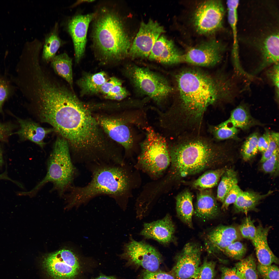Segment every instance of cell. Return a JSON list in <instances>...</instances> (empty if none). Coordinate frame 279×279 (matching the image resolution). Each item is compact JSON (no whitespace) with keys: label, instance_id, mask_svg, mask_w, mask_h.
I'll list each match as a JSON object with an SVG mask.
<instances>
[{"label":"cell","instance_id":"ba28073f","mask_svg":"<svg viewBox=\"0 0 279 279\" xmlns=\"http://www.w3.org/2000/svg\"><path fill=\"white\" fill-rule=\"evenodd\" d=\"M124 73L137 89L159 104L165 100L172 91L165 78L146 68L128 65Z\"/></svg>","mask_w":279,"mask_h":279},{"label":"cell","instance_id":"7bdbcfd3","mask_svg":"<svg viewBox=\"0 0 279 279\" xmlns=\"http://www.w3.org/2000/svg\"><path fill=\"white\" fill-rule=\"evenodd\" d=\"M279 63L274 64L266 71L267 77L275 87V95L278 101L279 99Z\"/></svg>","mask_w":279,"mask_h":279},{"label":"cell","instance_id":"7c38bea8","mask_svg":"<svg viewBox=\"0 0 279 279\" xmlns=\"http://www.w3.org/2000/svg\"><path fill=\"white\" fill-rule=\"evenodd\" d=\"M165 31L163 27L157 21L150 19L147 23L142 22L129 55L133 58L148 57L160 35Z\"/></svg>","mask_w":279,"mask_h":279},{"label":"cell","instance_id":"ffe728a7","mask_svg":"<svg viewBox=\"0 0 279 279\" xmlns=\"http://www.w3.org/2000/svg\"><path fill=\"white\" fill-rule=\"evenodd\" d=\"M20 128L13 134L18 135L21 141L28 140L43 148L46 136L54 131L53 129L46 128L30 120L24 119L15 117Z\"/></svg>","mask_w":279,"mask_h":279},{"label":"cell","instance_id":"db71d44e","mask_svg":"<svg viewBox=\"0 0 279 279\" xmlns=\"http://www.w3.org/2000/svg\"><path fill=\"white\" fill-rule=\"evenodd\" d=\"M95 279H116L115 277L112 276H107L104 275H101Z\"/></svg>","mask_w":279,"mask_h":279},{"label":"cell","instance_id":"277c9868","mask_svg":"<svg viewBox=\"0 0 279 279\" xmlns=\"http://www.w3.org/2000/svg\"><path fill=\"white\" fill-rule=\"evenodd\" d=\"M92 20V45L101 60L119 61L129 54L131 46L124 25L115 9L101 8Z\"/></svg>","mask_w":279,"mask_h":279},{"label":"cell","instance_id":"f907efd6","mask_svg":"<svg viewBox=\"0 0 279 279\" xmlns=\"http://www.w3.org/2000/svg\"><path fill=\"white\" fill-rule=\"evenodd\" d=\"M127 92L126 89L122 87V85H117L114 86L107 94L105 96V97L106 98L108 99L111 96Z\"/></svg>","mask_w":279,"mask_h":279},{"label":"cell","instance_id":"d6986e66","mask_svg":"<svg viewBox=\"0 0 279 279\" xmlns=\"http://www.w3.org/2000/svg\"><path fill=\"white\" fill-rule=\"evenodd\" d=\"M183 55L173 41L162 35L156 42L148 57L151 60L170 65L182 61Z\"/></svg>","mask_w":279,"mask_h":279},{"label":"cell","instance_id":"8992f818","mask_svg":"<svg viewBox=\"0 0 279 279\" xmlns=\"http://www.w3.org/2000/svg\"><path fill=\"white\" fill-rule=\"evenodd\" d=\"M69 146L65 139L61 137H58L48 161L46 175L32 189L26 192L27 196H35L48 182L52 183L53 190L57 191L60 196H63L72 185L76 170L71 159Z\"/></svg>","mask_w":279,"mask_h":279},{"label":"cell","instance_id":"5bb4252c","mask_svg":"<svg viewBox=\"0 0 279 279\" xmlns=\"http://www.w3.org/2000/svg\"><path fill=\"white\" fill-rule=\"evenodd\" d=\"M201 247L196 243L185 245L176 256V263L172 274L176 279H189L195 273L200 262Z\"/></svg>","mask_w":279,"mask_h":279},{"label":"cell","instance_id":"44dd1931","mask_svg":"<svg viewBox=\"0 0 279 279\" xmlns=\"http://www.w3.org/2000/svg\"><path fill=\"white\" fill-rule=\"evenodd\" d=\"M199 190L193 213L195 216L205 221L218 217L220 210L212 190L210 189Z\"/></svg>","mask_w":279,"mask_h":279},{"label":"cell","instance_id":"f35d334b","mask_svg":"<svg viewBox=\"0 0 279 279\" xmlns=\"http://www.w3.org/2000/svg\"><path fill=\"white\" fill-rule=\"evenodd\" d=\"M239 230L244 238L251 241L255 237L257 231V228L250 217L244 219L239 226Z\"/></svg>","mask_w":279,"mask_h":279},{"label":"cell","instance_id":"74e56055","mask_svg":"<svg viewBox=\"0 0 279 279\" xmlns=\"http://www.w3.org/2000/svg\"><path fill=\"white\" fill-rule=\"evenodd\" d=\"M238 6L235 5L229 6L228 9V20L233 32L234 43L233 54H238V44L236 36V24L237 20Z\"/></svg>","mask_w":279,"mask_h":279},{"label":"cell","instance_id":"d590c367","mask_svg":"<svg viewBox=\"0 0 279 279\" xmlns=\"http://www.w3.org/2000/svg\"><path fill=\"white\" fill-rule=\"evenodd\" d=\"M215 265V262L212 261L204 262L189 279H214Z\"/></svg>","mask_w":279,"mask_h":279},{"label":"cell","instance_id":"6da1fadb","mask_svg":"<svg viewBox=\"0 0 279 279\" xmlns=\"http://www.w3.org/2000/svg\"><path fill=\"white\" fill-rule=\"evenodd\" d=\"M41 121L51 125L70 146L86 133L89 126L88 109L74 93L56 80L45 81L31 94Z\"/></svg>","mask_w":279,"mask_h":279},{"label":"cell","instance_id":"7a4b0ae2","mask_svg":"<svg viewBox=\"0 0 279 279\" xmlns=\"http://www.w3.org/2000/svg\"><path fill=\"white\" fill-rule=\"evenodd\" d=\"M176 81L180 110L169 118L175 123L183 115L187 122L201 120L210 105L219 100L231 102L236 95L235 83L229 76H221L215 80L204 72L191 69L180 73Z\"/></svg>","mask_w":279,"mask_h":279},{"label":"cell","instance_id":"cb8c5ba5","mask_svg":"<svg viewBox=\"0 0 279 279\" xmlns=\"http://www.w3.org/2000/svg\"><path fill=\"white\" fill-rule=\"evenodd\" d=\"M108 80L104 72L95 74L84 73L77 82L80 88L81 95H91L99 92L103 84Z\"/></svg>","mask_w":279,"mask_h":279},{"label":"cell","instance_id":"8fae6325","mask_svg":"<svg viewBox=\"0 0 279 279\" xmlns=\"http://www.w3.org/2000/svg\"><path fill=\"white\" fill-rule=\"evenodd\" d=\"M130 238L129 242L124 245L122 255L130 262L146 270L157 271L162 261L161 255L159 251L144 241H137Z\"/></svg>","mask_w":279,"mask_h":279},{"label":"cell","instance_id":"f1b7e54d","mask_svg":"<svg viewBox=\"0 0 279 279\" xmlns=\"http://www.w3.org/2000/svg\"><path fill=\"white\" fill-rule=\"evenodd\" d=\"M228 120L236 127L242 129H247L254 124V120L247 108L243 104L238 106L232 111Z\"/></svg>","mask_w":279,"mask_h":279},{"label":"cell","instance_id":"2e32d148","mask_svg":"<svg viewBox=\"0 0 279 279\" xmlns=\"http://www.w3.org/2000/svg\"><path fill=\"white\" fill-rule=\"evenodd\" d=\"M99 126L112 140L126 150L132 147L133 138L127 121L117 118L104 116L95 117Z\"/></svg>","mask_w":279,"mask_h":279},{"label":"cell","instance_id":"e0dca14e","mask_svg":"<svg viewBox=\"0 0 279 279\" xmlns=\"http://www.w3.org/2000/svg\"><path fill=\"white\" fill-rule=\"evenodd\" d=\"M175 230L172 218L168 214L162 219L144 223L140 234L145 238L154 240L166 246L175 242Z\"/></svg>","mask_w":279,"mask_h":279},{"label":"cell","instance_id":"c3c4849f","mask_svg":"<svg viewBox=\"0 0 279 279\" xmlns=\"http://www.w3.org/2000/svg\"><path fill=\"white\" fill-rule=\"evenodd\" d=\"M221 279H242L237 274L234 267L229 268L223 267L221 268Z\"/></svg>","mask_w":279,"mask_h":279},{"label":"cell","instance_id":"484cf974","mask_svg":"<svg viewBox=\"0 0 279 279\" xmlns=\"http://www.w3.org/2000/svg\"><path fill=\"white\" fill-rule=\"evenodd\" d=\"M269 191L264 195L256 192L242 191L234 204L235 211L237 213H246L254 210L260 201L270 194Z\"/></svg>","mask_w":279,"mask_h":279},{"label":"cell","instance_id":"83f0119b","mask_svg":"<svg viewBox=\"0 0 279 279\" xmlns=\"http://www.w3.org/2000/svg\"><path fill=\"white\" fill-rule=\"evenodd\" d=\"M58 24L56 23L52 31L45 38L42 57L46 62L52 60L56 56L58 49L63 44L58 35Z\"/></svg>","mask_w":279,"mask_h":279},{"label":"cell","instance_id":"1f68e13d","mask_svg":"<svg viewBox=\"0 0 279 279\" xmlns=\"http://www.w3.org/2000/svg\"><path fill=\"white\" fill-rule=\"evenodd\" d=\"M235 267L242 279H258L255 260L252 255L240 260Z\"/></svg>","mask_w":279,"mask_h":279},{"label":"cell","instance_id":"4dcf8cb0","mask_svg":"<svg viewBox=\"0 0 279 279\" xmlns=\"http://www.w3.org/2000/svg\"><path fill=\"white\" fill-rule=\"evenodd\" d=\"M221 177L218 187L217 198L223 203L228 192L237 184L238 179L236 172L231 169H226Z\"/></svg>","mask_w":279,"mask_h":279},{"label":"cell","instance_id":"816d5d0a","mask_svg":"<svg viewBox=\"0 0 279 279\" xmlns=\"http://www.w3.org/2000/svg\"><path fill=\"white\" fill-rule=\"evenodd\" d=\"M128 95V92H126L120 93L115 95L111 96L108 98L107 99L117 100H120L125 98Z\"/></svg>","mask_w":279,"mask_h":279},{"label":"cell","instance_id":"60d3db41","mask_svg":"<svg viewBox=\"0 0 279 279\" xmlns=\"http://www.w3.org/2000/svg\"><path fill=\"white\" fill-rule=\"evenodd\" d=\"M262 163L261 169L265 173L272 174L278 170L279 150Z\"/></svg>","mask_w":279,"mask_h":279},{"label":"cell","instance_id":"4316f807","mask_svg":"<svg viewBox=\"0 0 279 279\" xmlns=\"http://www.w3.org/2000/svg\"><path fill=\"white\" fill-rule=\"evenodd\" d=\"M51 61V66L56 73L66 81L72 89V59L66 53H64L56 56Z\"/></svg>","mask_w":279,"mask_h":279},{"label":"cell","instance_id":"52a82bcc","mask_svg":"<svg viewBox=\"0 0 279 279\" xmlns=\"http://www.w3.org/2000/svg\"><path fill=\"white\" fill-rule=\"evenodd\" d=\"M146 136L140 144L138 162L143 169L157 176L161 174L171 163L165 139L151 127H146Z\"/></svg>","mask_w":279,"mask_h":279},{"label":"cell","instance_id":"11a10c76","mask_svg":"<svg viewBox=\"0 0 279 279\" xmlns=\"http://www.w3.org/2000/svg\"><path fill=\"white\" fill-rule=\"evenodd\" d=\"M3 162V151L2 147L0 145V166L2 165Z\"/></svg>","mask_w":279,"mask_h":279},{"label":"cell","instance_id":"30bf717a","mask_svg":"<svg viewBox=\"0 0 279 279\" xmlns=\"http://www.w3.org/2000/svg\"><path fill=\"white\" fill-rule=\"evenodd\" d=\"M224 13L222 2L219 0L205 1L197 8L192 22L196 32L202 35L211 34L222 27Z\"/></svg>","mask_w":279,"mask_h":279},{"label":"cell","instance_id":"bcb514c9","mask_svg":"<svg viewBox=\"0 0 279 279\" xmlns=\"http://www.w3.org/2000/svg\"><path fill=\"white\" fill-rule=\"evenodd\" d=\"M141 279H175L172 274L161 271H144Z\"/></svg>","mask_w":279,"mask_h":279},{"label":"cell","instance_id":"f6af8a7d","mask_svg":"<svg viewBox=\"0 0 279 279\" xmlns=\"http://www.w3.org/2000/svg\"><path fill=\"white\" fill-rule=\"evenodd\" d=\"M18 126L10 122H2L0 121V141L7 142L9 137L12 135L13 131Z\"/></svg>","mask_w":279,"mask_h":279},{"label":"cell","instance_id":"9f6ffc18","mask_svg":"<svg viewBox=\"0 0 279 279\" xmlns=\"http://www.w3.org/2000/svg\"></svg>","mask_w":279,"mask_h":279},{"label":"cell","instance_id":"9a60e30c","mask_svg":"<svg viewBox=\"0 0 279 279\" xmlns=\"http://www.w3.org/2000/svg\"><path fill=\"white\" fill-rule=\"evenodd\" d=\"M95 16V13L78 15L73 17L68 23L67 30L73 40L75 61L77 63L84 54L89 26Z\"/></svg>","mask_w":279,"mask_h":279},{"label":"cell","instance_id":"3957f363","mask_svg":"<svg viewBox=\"0 0 279 279\" xmlns=\"http://www.w3.org/2000/svg\"><path fill=\"white\" fill-rule=\"evenodd\" d=\"M91 180L85 186L72 185L64 197L68 208L78 207L95 197L107 195L118 203L128 188L129 180L123 165L102 162L89 164Z\"/></svg>","mask_w":279,"mask_h":279},{"label":"cell","instance_id":"603a6c76","mask_svg":"<svg viewBox=\"0 0 279 279\" xmlns=\"http://www.w3.org/2000/svg\"><path fill=\"white\" fill-rule=\"evenodd\" d=\"M262 61L256 73L270 65L278 63V33L272 34L265 40L261 49Z\"/></svg>","mask_w":279,"mask_h":279},{"label":"cell","instance_id":"8d00e7d4","mask_svg":"<svg viewBox=\"0 0 279 279\" xmlns=\"http://www.w3.org/2000/svg\"><path fill=\"white\" fill-rule=\"evenodd\" d=\"M246 251V247L243 243L236 241L225 248L222 252L232 258L240 260L243 258Z\"/></svg>","mask_w":279,"mask_h":279},{"label":"cell","instance_id":"7dc6e473","mask_svg":"<svg viewBox=\"0 0 279 279\" xmlns=\"http://www.w3.org/2000/svg\"><path fill=\"white\" fill-rule=\"evenodd\" d=\"M108 80L104 83L102 85L99 91V92L105 96L107 94L114 86L117 85H122L121 81L118 79L114 77H111L109 80Z\"/></svg>","mask_w":279,"mask_h":279},{"label":"cell","instance_id":"7402d4cb","mask_svg":"<svg viewBox=\"0 0 279 279\" xmlns=\"http://www.w3.org/2000/svg\"><path fill=\"white\" fill-rule=\"evenodd\" d=\"M270 227L259 225L257 228L255 236L252 241L255 248L257 257L260 264L265 266L273 263H278V259L268 245L267 237Z\"/></svg>","mask_w":279,"mask_h":279},{"label":"cell","instance_id":"f5cc1de1","mask_svg":"<svg viewBox=\"0 0 279 279\" xmlns=\"http://www.w3.org/2000/svg\"><path fill=\"white\" fill-rule=\"evenodd\" d=\"M5 180L11 181L13 182L16 184L17 185L19 186L20 183L17 181L13 180L9 177L7 175V172L6 171L0 174V180Z\"/></svg>","mask_w":279,"mask_h":279},{"label":"cell","instance_id":"ab89813d","mask_svg":"<svg viewBox=\"0 0 279 279\" xmlns=\"http://www.w3.org/2000/svg\"><path fill=\"white\" fill-rule=\"evenodd\" d=\"M278 147V133L272 132L269 133L268 146L267 149L262 153L260 162L262 163L272 156L275 151L279 150Z\"/></svg>","mask_w":279,"mask_h":279},{"label":"cell","instance_id":"ac0fdd59","mask_svg":"<svg viewBox=\"0 0 279 279\" xmlns=\"http://www.w3.org/2000/svg\"><path fill=\"white\" fill-rule=\"evenodd\" d=\"M240 238L239 232L234 226L219 225L207 234L205 239V246L210 253L222 251L225 248L237 241Z\"/></svg>","mask_w":279,"mask_h":279},{"label":"cell","instance_id":"836d02e7","mask_svg":"<svg viewBox=\"0 0 279 279\" xmlns=\"http://www.w3.org/2000/svg\"><path fill=\"white\" fill-rule=\"evenodd\" d=\"M11 82L6 75L0 73V113L3 112L4 102L14 93L16 87Z\"/></svg>","mask_w":279,"mask_h":279},{"label":"cell","instance_id":"b9f144b4","mask_svg":"<svg viewBox=\"0 0 279 279\" xmlns=\"http://www.w3.org/2000/svg\"><path fill=\"white\" fill-rule=\"evenodd\" d=\"M258 272L264 279H279V269L274 265H263L259 264L257 266Z\"/></svg>","mask_w":279,"mask_h":279},{"label":"cell","instance_id":"681fc988","mask_svg":"<svg viewBox=\"0 0 279 279\" xmlns=\"http://www.w3.org/2000/svg\"><path fill=\"white\" fill-rule=\"evenodd\" d=\"M269 133L266 132L263 135L259 137L258 141V151L264 152L267 149L269 143Z\"/></svg>","mask_w":279,"mask_h":279},{"label":"cell","instance_id":"4fadbf2b","mask_svg":"<svg viewBox=\"0 0 279 279\" xmlns=\"http://www.w3.org/2000/svg\"><path fill=\"white\" fill-rule=\"evenodd\" d=\"M224 49L219 41L211 40L190 48L183 55L182 61L200 66H213L221 61Z\"/></svg>","mask_w":279,"mask_h":279},{"label":"cell","instance_id":"5b68a950","mask_svg":"<svg viewBox=\"0 0 279 279\" xmlns=\"http://www.w3.org/2000/svg\"><path fill=\"white\" fill-rule=\"evenodd\" d=\"M168 148L173 169L182 177L216 165L223 153L220 147L200 137L181 140Z\"/></svg>","mask_w":279,"mask_h":279},{"label":"cell","instance_id":"9c48e42d","mask_svg":"<svg viewBox=\"0 0 279 279\" xmlns=\"http://www.w3.org/2000/svg\"><path fill=\"white\" fill-rule=\"evenodd\" d=\"M42 265L48 274L53 279H74L80 269L77 255L66 249L46 255Z\"/></svg>","mask_w":279,"mask_h":279},{"label":"cell","instance_id":"ee69618b","mask_svg":"<svg viewBox=\"0 0 279 279\" xmlns=\"http://www.w3.org/2000/svg\"><path fill=\"white\" fill-rule=\"evenodd\" d=\"M242 191L237 184L235 185L227 194L222 203L221 209L225 210L228 209L230 204H234Z\"/></svg>","mask_w":279,"mask_h":279},{"label":"cell","instance_id":"d6a6232c","mask_svg":"<svg viewBox=\"0 0 279 279\" xmlns=\"http://www.w3.org/2000/svg\"><path fill=\"white\" fill-rule=\"evenodd\" d=\"M212 130L214 137L219 140L233 138L236 136L238 131V128L228 119L213 127Z\"/></svg>","mask_w":279,"mask_h":279},{"label":"cell","instance_id":"d4e9b609","mask_svg":"<svg viewBox=\"0 0 279 279\" xmlns=\"http://www.w3.org/2000/svg\"><path fill=\"white\" fill-rule=\"evenodd\" d=\"M193 199L192 194L187 190L180 193L176 197V210L178 217L184 223L192 228V218L194 212Z\"/></svg>","mask_w":279,"mask_h":279},{"label":"cell","instance_id":"f546056e","mask_svg":"<svg viewBox=\"0 0 279 279\" xmlns=\"http://www.w3.org/2000/svg\"><path fill=\"white\" fill-rule=\"evenodd\" d=\"M226 170L222 168L207 171L194 182L193 186L199 190L213 188L217 184Z\"/></svg>","mask_w":279,"mask_h":279},{"label":"cell","instance_id":"e575fe53","mask_svg":"<svg viewBox=\"0 0 279 279\" xmlns=\"http://www.w3.org/2000/svg\"><path fill=\"white\" fill-rule=\"evenodd\" d=\"M259 137L257 133L250 135L246 139L242 146L241 153L245 161L248 160L254 157L258 151V141Z\"/></svg>","mask_w":279,"mask_h":279}]
</instances>
